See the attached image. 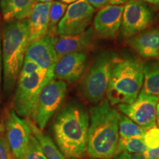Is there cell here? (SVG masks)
I'll use <instances>...</instances> for the list:
<instances>
[{
    "label": "cell",
    "mask_w": 159,
    "mask_h": 159,
    "mask_svg": "<svg viewBox=\"0 0 159 159\" xmlns=\"http://www.w3.org/2000/svg\"><path fill=\"white\" fill-rule=\"evenodd\" d=\"M94 9H101L105 6L108 5L109 0H85Z\"/></svg>",
    "instance_id": "f546056e"
},
{
    "label": "cell",
    "mask_w": 159,
    "mask_h": 159,
    "mask_svg": "<svg viewBox=\"0 0 159 159\" xmlns=\"http://www.w3.org/2000/svg\"><path fill=\"white\" fill-rule=\"evenodd\" d=\"M41 69L35 62H33V61L29 59L25 58L19 75H21V76L30 75L33 74V73L37 72L38 71L41 70Z\"/></svg>",
    "instance_id": "4316f807"
},
{
    "label": "cell",
    "mask_w": 159,
    "mask_h": 159,
    "mask_svg": "<svg viewBox=\"0 0 159 159\" xmlns=\"http://www.w3.org/2000/svg\"><path fill=\"white\" fill-rule=\"evenodd\" d=\"M0 159H15L5 135L0 136Z\"/></svg>",
    "instance_id": "484cf974"
},
{
    "label": "cell",
    "mask_w": 159,
    "mask_h": 159,
    "mask_svg": "<svg viewBox=\"0 0 159 159\" xmlns=\"http://www.w3.org/2000/svg\"><path fill=\"white\" fill-rule=\"evenodd\" d=\"M94 42V30L88 27L78 34L53 37V44L57 58L72 52H84Z\"/></svg>",
    "instance_id": "9a60e30c"
},
{
    "label": "cell",
    "mask_w": 159,
    "mask_h": 159,
    "mask_svg": "<svg viewBox=\"0 0 159 159\" xmlns=\"http://www.w3.org/2000/svg\"><path fill=\"white\" fill-rule=\"evenodd\" d=\"M52 1H55V0H37V2H49Z\"/></svg>",
    "instance_id": "8d00e7d4"
},
{
    "label": "cell",
    "mask_w": 159,
    "mask_h": 159,
    "mask_svg": "<svg viewBox=\"0 0 159 159\" xmlns=\"http://www.w3.org/2000/svg\"><path fill=\"white\" fill-rule=\"evenodd\" d=\"M67 7H68L67 4L61 1L55 0L52 2L49 13L47 35L52 37L56 36L57 35V25L64 15Z\"/></svg>",
    "instance_id": "7402d4cb"
},
{
    "label": "cell",
    "mask_w": 159,
    "mask_h": 159,
    "mask_svg": "<svg viewBox=\"0 0 159 159\" xmlns=\"http://www.w3.org/2000/svg\"><path fill=\"white\" fill-rule=\"evenodd\" d=\"M25 58L35 62L43 70L53 72L57 60L53 44V37L46 35L30 43Z\"/></svg>",
    "instance_id": "5bb4252c"
},
{
    "label": "cell",
    "mask_w": 159,
    "mask_h": 159,
    "mask_svg": "<svg viewBox=\"0 0 159 159\" xmlns=\"http://www.w3.org/2000/svg\"><path fill=\"white\" fill-rule=\"evenodd\" d=\"M143 66L142 60L137 57H117L112 67L106 92L111 105L130 104L135 101L142 89Z\"/></svg>",
    "instance_id": "277c9868"
},
{
    "label": "cell",
    "mask_w": 159,
    "mask_h": 159,
    "mask_svg": "<svg viewBox=\"0 0 159 159\" xmlns=\"http://www.w3.org/2000/svg\"><path fill=\"white\" fill-rule=\"evenodd\" d=\"M154 18L152 8L142 0H128L124 5L120 32L122 36L130 38L144 31Z\"/></svg>",
    "instance_id": "ba28073f"
},
{
    "label": "cell",
    "mask_w": 159,
    "mask_h": 159,
    "mask_svg": "<svg viewBox=\"0 0 159 159\" xmlns=\"http://www.w3.org/2000/svg\"><path fill=\"white\" fill-rule=\"evenodd\" d=\"M2 39L1 32H0V102L2 96Z\"/></svg>",
    "instance_id": "4dcf8cb0"
},
{
    "label": "cell",
    "mask_w": 159,
    "mask_h": 159,
    "mask_svg": "<svg viewBox=\"0 0 159 159\" xmlns=\"http://www.w3.org/2000/svg\"><path fill=\"white\" fill-rule=\"evenodd\" d=\"M143 155L147 159H159V147L153 149L148 148Z\"/></svg>",
    "instance_id": "f1b7e54d"
},
{
    "label": "cell",
    "mask_w": 159,
    "mask_h": 159,
    "mask_svg": "<svg viewBox=\"0 0 159 159\" xmlns=\"http://www.w3.org/2000/svg\"><path fill=\"white\" fill-rule=\"evenodd\" d=\"M37 0H1L2 18L5 22L27 19Z\"/></svg>",
    "instance_id": "ac0fdd59"
},
{
    "label": "cell",
    "mask_w": 159,
    "mask_h": 159,
    "mask_svg": "<svg viewBox=\"0 0 159 159\" xmlns=\"http://www.w3.org/2000/svg\"><path fill=\"white\" fill-rule=\"evenodd\" d=\"M128 0H109L108 5H124L128 2Z\"/></svg>",
    "instance_id": "1f68e13d"
},
{
    "label": "cell",
    "mask_w": 159,
    "mask_h": 159,
    "mask_svg": "<svg viewBox=\"0 0 159 159\" xmlns=\"http://www.w3.org/2000/svg\"><path fill=\"white\" fill-rule=\"evenodd\" d=\"M52 78L53 72L43 69L30 75H19L12 102V109L18 116L33 120L40 91L43 85Z\"/></svg>",
    "instance_id": "5b68a950"
},
{
    "label": "cell",
    "mask_w": 159,
    "mask_h": 159,
    "mask_svg": "<svg viewBox=\"0 0 159 159\" xmlns=\"http://www.w3.org/2000/svg\"><path fill=\"white\" fill-rule=\"evenodd\" d=\"M4 130H5V125L2 122H0V134H2Z\"/></svg>",
    "instance_id": "d590c367"
},
{
    "label": "cell",
    "mask_w": 159,
    "mask_h": 159,
    "mask_svg": "<svg viewBox=\"0 0 159 159\" xmlns=\"http://www.w3.org/2000/svg\"><path fill=\"white\" fill-rule=\"evenodd\" d=\"M142 1L144 2L152 4L153 5L159 6V0H142Z\"/></svg>",
    "instance_id": "d6a6232c"
},
{
    "label": "cell",
    "mask_w": 159,
    "mask_h": 159,
    "mask_svg": "<svg viewBox=\"0 0 159 159\" xmlns=\"http://www.w3.org/2000/svg\"><path fill=\"white\" fill-rule=\"evenodd\" d=\"M26 120L31 129L32 134L34 135L41 144L43 153L47 159H67L61 152L52 139L48 135L44 134L43 130H40L32 119H26Z\"/></svg>",
    "instance_id": "d6986e66"
},
{
    "label": "cell",
    "mask_w": 159,
    "mask_h": 159,
    "mask_svg": "<svg viewBox=\"0 0 159 159\" xmlns=\"http://www.w3.org/2000/svg\"><path fill=\"white\" fill-rule=\"evenodd\" d=\"M114 52H105L94 60L83 77L80 91L87 100L98 103L106 95L112 67L117 58Z\"/></svg>",
    "instance_id": "8992f818"
},
{
    "label": "cell",
    "mask_w": 159,
    "mask_h": 159,
    "mask_svg": "<svg viewBox=\"0 0 159 159\" xmlns=\"http://www.w3.org/2000/svg\"><path fill=\"white\" fill-rule=\"evenodd\" d=\"M156 121H157V124H158V128H159V99H158V103H157V107H156Z\"/></svg>",
    "instance_id": "836d02e7"
},
{
    "label": "cell",
    "mask_w": 159,
    "mask_h": 159,
    "mask_svg": "<svg viewBox=\"0 0 159 159\" xmlns=\"http://www.w3.org/2000/svg\"><path fill=\"white\" fill-rule=\"evenodd\" d=\"M115 159H147L143 154H134L122 152L116 155Z\"/></svg>",
    "instance_id": "83f0119b"
},
{
    "label": "cell",
    "mask_w": 159,
    "mask_h": 159,
    "mask_svg": "<svg viewBox=\"0 0 159 159\" xmlns=\"http://www.w3.org/2000/svg\"><path fill=\"white\" fill-rule=\"evenodd\" d=\"M124 5H108L97 12L94 17V27L97 35L104 39H114L122 25Z\"/></svg>",
    "instance_id": "7c38bea8"
},
{
    "label": "cell",
    "mask_w": 159,
    "mask_h": 159,
    "mask_svg": "<svg viewBox=\"0 0 159 159\" xmlns=\"http://www.w3.org/2000/svg\"><path fill=\"white\" fill-rule=\"evenodd\" d=\"M51 3L52 2H37L27 17L29 43L47 35Z\"/></svg>",
    "instance_id": "e0dca14e"
},
{
    "label": "cell",
    "mask_w": 159,
    "mask_h": 159,
    "mask_svg": "<svg viewBox=\"0 0 159 159\" xmlns=\"http://www.w3.org/2000/svg\"><path fill=\"white\" fill-rule=\"evenodd\" d=\"M21 159H47L43 153L41 144L32 134L25 152Z\"/></svg>",
    "instance_id": "cb8c5ba5"
},
{
    "label": "cell",
    "mask_w": 159,
    "mask_h": 159,
    "mask_svg": "<svg viewBox=\"0 0 159 159\" xmlns=\"http://www.w3.org/2000/svg\"><path fill=\"white\" fill-rule=\"evenodd\" d=\"M95 9L85 0H77L67 7L57 25V35H72L85 30L94 18Z\"/></svg>",
    "instance_id": "30bf717a"
},
{
    "label": "cell",
    "mask_w": 159,
    "mask_h": 159,
    "mask_svg": "<svg viewBox=\"0 0 159 159\" xmlns=\"http://www.w3.org/2000/svg\"><path fill=\"white\" fill-rule=\"evenodd\" d=\"M145 132L146 130L133 122L128 116L120 114L119 121V138H144Z\"/></svg>",
    "instance_id": "44dd1931"
},
{
    "label": "cell",
    "mask_w": 159,
    "mask_h": 159,
    "mask_svg": "<svg viewBox=\"0 0 159 159\" xmlns=\"http://www.w3.org/2000/svg\"><path fill=\"white\" fill-rule=\"evenodd\" d=\"M61 1L66 4H71V3L74 2H75V1H77V0H61Z\"/></svg>",
    "instance_id": "e575fe53"
},
{
    "label": "cell",
    "mask_w": 159,
    "mask_h": 159,
    "mask_svg": "<svg viewBox=\"0 0 159 159\" xmlns=\"http://www.w3.org/2000/svg\"><path fill=\"white\" fill-rule=\"evenodd\" d=\"M3 89L10 93L14 89L29 45L27 19L5 22L1 30Z\"/></svg>",
    "instance_id": "3957f363"
},
{
    "label": "cell",
    "mask_w": 159,
    "mask_h": 159,
    "mask_svg": "<svg viewBox=\"0 0 159 159\" xmlns=\"http://www.w3.org/2000/svg\"><path fill=\"white\" fill-rule=\"evenodd\" d=\"M67 91L66 82L52 78L41 89L38 99L36 109L33 121L40 130H43L53 115L57 112Z\"/></svg>",
    "instance_id": "52a82bcc"
},
{
    "label": "cell",
    "mask_w": 159,
    "mask_h": 159,
    "mask_svg": "<svg viewBox=\"0 0 159 159\" xmlns=\"http://www.w3.org/2000/svg\"><path fill=\"white\" fill-rule=\"evenodd\" d=\"M1 18H2V17H1V16H0V21H1Z\"/></svg>",
    "instance_id": "74e56055"
},
{
    "label": "cell",
    "mask_w": 159,
    "mask_h": 159,
    "mask_svg": "<svg viewBox=\"0 0 159 159\" xmlns=\"http://www.w3.org/2000/svg\"><path fill=\"white\" fill-rule=\"evenodd\" d=\"M120 114L102 99L90 108L87 153L94 159H111L116 156L119 140Z\"/></svg>",
    "instance_id": "7a4b0ae2"
},
{
    "label": "cell",
    "mask_w": 159,
    "mask_h": 159,
    "mask_svg": "<svg viewBox=\"0 0 159 159\" xmlns=\"http://www.w3.org/2000/svg\"><path fill=\"white\" fill-rule=\"evenodd\" d=\"M89 126V114L82 105H66L55 117L53 136L67 159H81L87 153Z\"/></svg>",
    "instance_id": "6da1fadb"
},
{
    "label": "cell",
    "mask_w": 159,
    "mask_h": 159,
    "mask_svg": "<svg viewBox=\"0 0 159 159\" xmlns=\"http://www.w3.org/2000/svg\"><path fill=\"white\" fill-rule=\"evenodd\" d=\"M86 61L84 52H72L59 57L53 69V78L70 83L76 82L84 72Z\"/></svg>",
    "instance_id": "4fadbf2b"
},
{
    "label": "cell",
    "mask_w": 159,
    "mask_h": 159,
    "mask_svg": "<svg viewBox=\"0 0 159 159\" xmlns=\"http://www.w3.org/2000/svg\"><path fill=\"white\" fill-rule=\"evenodd\" d=\"M129 45L141 57L155 58L159 56V27L141 32L128 40Z\"/></svg>",
    "instance_id": "2e32d148"
},
{
    "label": "cell",
    "mask_w": 159,
    "mask_h": 159,
    "mask_svg": "<svg viewBox=\"0 0 159 159\" xmlns=\"http://www.w3.org/2000/svg\"><path fill=\"white\" fill-rule=\"evenodd\" d=\"M158 57H159V56H158Z\"/></svg>",
    "instance_id": "f35d334b"
},
{
    "label": "cell",
    "mask_w": 159,
    "mask_h": 159,
    "mask_svg": "<svg viewBox=\"0 0 159 159\" xmlns=\"http://www.w3.org/2000/svg\"><path fill=\"white\" fill-rule=\"evenodd\" d=\"M148 149L144 138H119L116 155L122 152L134 154H144Z\"/></svg>",
    "instance_id": "603a6c76"
},
{
    "label": "cell",
    "mask_w": 159,
    "mask_h": 159,
    "mask_svg": "<svg viewBox=\"0 0 159 159\" xmlns=\"http://www.w3.org/2000/svg\"><path fill=\"white\" fill-rule=\"evenodd\" d=\"M143 90L159 97V61L150 60L143 66Z\"/></svg>",
    "instance_id": "ffe728a7"
},
{
    "label": "cell",
    "mask_w": 159,
    "mask_h": 159,
    "mask_svg": "<svg viewBox=\"0 0 159 159\" xmlns=\"http://www.w3.org/2000/svg\"><path fill=\"white\" fill-rule=\"evenodd\" d=\"M144 141L148 148L153 149L159 147V128L156 126L147 130L144 136Z\"/></svg>",
    "instance_id": "d4e9b609"
},
{
    "label": "cell",
    "mask_w": 159,
    "mask_h": 159,
    "mask_svg": "<svg viewBox=\"0 0 159 159\" xmlns=\"http://www.w3.org/2000/svg\"><path fill=\"white\" fill-rule=\"evenodd\" d=\"M158 99V97L147 94L142 89L135 101L130 104H119L118 108L133 122L147 130L156 126Z\"/></svg>",
    "instance_id": "9c48e42d"
},
{
    "label": "cell",
    "mask_w": 159,
    "mask_h": 159,
    "mask_svg": "<svg viewBox=\"0 0 159 159\" xmlns=\"http://www.w3.org/2000/svg\"><path fill=\"white\" fill-rule=\"evenodd\" d=\"M5 136L15 159H21L32 135L25 119H21L13 109L8 111L5 120Z\"/></svg>",
    "instance_id": "8fae6325"
}]
</instances>
